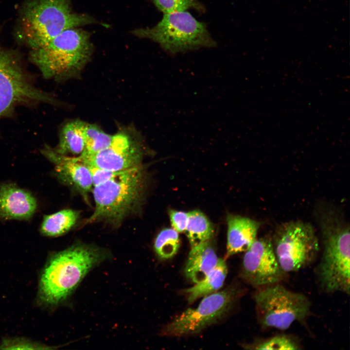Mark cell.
<instances>
[{
	"instance_id": "obj_1",
	"label": "cell",
	"mask_w": 350,
	"mask_h": 350,
	"mask_svg": "<svg viewBox=\"0 0 350 350\" xmlns=\"http://www.w3.org/2000/svg\"><path fill=\"white\" fill-rule=\"evenodd\" d=\"M323 251L316 270L321 288L327 293L350 294V227L333 210L318 213Z\"/></svg>"
},
{
	"instance_id": "obj_2",
	"label": "cell",
	"mask_w": 350,
	"mask_h": 350,
	"mask_svg": "<svg viewBox=\"0 0 350 350\" xmlns=\"http://www.w3.org/2000/svg\"><path fill=\"white\" fill-rule=\"evenodd\" d=\"M94 22L88 15L73 12L70 0H27L20 13L18 35L33 50L66 30Z\"/></svg>"
},
{
	"instance_id": "obj_3",
	"label": "cell",
	"mask_w": 350,
	"mask_h": 350,
	"mask_svg": "<svg viewBox=\"0 0 350 350\" xmlns=\"http://www.w3.org/2000/svg\"><path fill=\"white\" fill-rule=\"evenodd\" d=\"M92 52L89 33L72 28L64 31L45 45L31 50L29 58L44 78L61 82L78 77Z\"/></svg>"
},
{
	"instance_id": "obj_4",
	"label": "cell",
	"mask_w": 350,
	"mask_h": 350,
	"mask_svg": "<svg viewBox=\"0 0 350 350\" xmlns=\"http://www.w3.org/2000/svg\"><path fill=\"white\" fill-rule=\"evenodd\" d=\"M146 174L142 164L122 171L93 186L95 208L85 223L104 221L117 225L140 207L144 198Z\"/></svg>"
},
{
	"instance_id": "obj_5",
	"label": "cell",
	"mask_w": 350,
	"mask_h": 350,
	"mask_svg": "<svg viewBox=\"0 0 350 350\" xmlns=\"http://www.w3.org/2000/svg\"><path fill=\"white\" fill-rule=\"evenodd\" d=\"M105 257V253L99 249L78 244L55 254L41 276L39 292L41 300L51 304L64 300Z\"/></svg>"
},
{
	"instance_id": "obj_6",
	"label": "cell",
	"mask_w": 350,
	"mask_h": 350,
	"mask_svg": "<svg viewBox=\"0 0 350 350\" xmlns=\"http://www.w3.org/2000/svg\"><path fill=\"white\" fill-rule=\"evenodd\" d=\"M132 33L158 43L164 50L172 53L216 45L205 24L186 11L164 14L156 26L137 29Z\"/></svg>"
},
{
	"instance_id": "obj_7",
	"label": "cell",
	"mask_w": 350,
	"mask_h": 350,
	"mask_svg": "<svg viewBox=\"0 0 350 350\" xmlns=\"http://www.w3.org/2000/svg\"><path fill=\"white\" fill-rule=\"evenodd\" d=\"M19 58L0 46V120L11 116L21 105H60L53 95L34 85Z\"/></svg>"
},
{
	"instance_id": "obj_8",
	"label": "cell",
	"mask_w": 350,
	"mask_h": 350,
	"mask_svg": "<svg viewBox=\"0 0 350 350\" xmlns=\"http://www.w3.org/2000/svg\"><path fill=\"white\" fill-rule=\"evenodd\" d=\"M257 289L254 299L258 321L264 328L285 330L310 314L311 303L308 298L280 283Z\"/></svg>"
},
{
	"instance_id": "obj_9",
	"label": "cell",
	"mask_w": 350,
	"mask_h": 350,
	"mask_svg": "<svg viewBox=\"0 0 350 350\" xmlns=\"http://www.w3.org/2000/svg\"><path fill=\"white\" fill-rule=\"evenodd\" d=\"M272 241L274 252L282 270L296 272L310 264L319 250V243L312 227L301 221L281 225Z\"/></svg>"
},
{
	"instance_id": "obj_10",
	"label": "cell",
	"mask_w": 350,
	"mask_h": 350,
	"mask_svg": "<svg viewBox=\"0 0 350 350\" xmlns=\"http://www.w3.org/2000/svg\"><path fill=\"white\" fill-rule=\"evenodd\" d=\"M145 149L140 133L130 125L120 127L105 149L88 157L79 156L90 166L119 172L141 165Z\"/></svg>"
},
{
	"instance_id": "obj_11",
	"label": "cell",
	"mask_w": 350,
	"mask_h": 350,
	"mask_svg": "<svg viewBox=\"0 0 350 350\" xmlns=\"http://www.w3.org/2000/svg\"><path fill=\"white\" fill-rule=\"evenodd\" d=\"M239 293L237 288H230L204 297L197 307L188 309L169 323L164 334L179 336L199 332L225 315Z\"/></svg>"
},
{
	"instance_id": "obj_12",
	"label": "cell",
	"mask_w": 350,
	"mask_h": 350,
	"mask_svg": "<svg viewBox=\"0 0 350 350\" xmlns=\"http://www.w3.org/2000/svg\"><path fill=\"white\" fill-rule=\"evenodd\" d=\"M286 274L279 264L269 238L256 239L245 251L241 275L252 286L258 288L280 283Z\"/></svg>"
},
{
	"instance_id": "obj_13",
	"label": "cell",
	"mask_w": 350,
	"mask_h": 350,
	"mask_svg": "<svg viewBox=\"0 0 350 350\" xmlns=\"http://www.w3.org/2000/svg\"><path fill=\"white\" fill-rule=\"evenodd\" d=\"M41 152L54 164L59 180L77 191L88 201V195L93 188L91 174L88 165L79 156L70 157L60 154L47 145Z\"/></svg>"
},
{
	"instance_id": "obj_14",
	"label": "cell",
	"mask_w": 350,
	"mask_h": 350,
	"mask_svg": "<svg viewBox=\"0 0 350 350\" xmlns=\"http://www.w3.org/2000/svg\"><path fill=\"white\" fill-rule=\"evenodd\" d=\"M36 207V200L29 192L11 183L0 185V218L28 219Z\"/></svg>"
},
{
	"instance_id": "obj_15",
	"label": "cell",
	"mask_w": 350,
	"mask_h": 350,
	"mask_svg": "<svg viewBox=\"0 0 350 350\" xmlns=\"http://www.w3.org/2000/svg\"><path fill=\"white\" fill-rule=\"evenodd\" d=\"M227 256L245 252L256 239L261 223L239 215L227 217Z\"/></svg>"
},
{
	"instance_id": "obj_16",
	"label": "cell",
	"mask_w": 350,
	"mask_h": 350,
	"mask_svg": "<svg viewBox=\"0 0 350 350\" xmlns=\"http://www.w3.org/2000/svg\"><path fill=\"white\" fill-rule=\"evenodd\" d=\"M219 259L209 240L192 248L185 268L186 277L195 283L202 280L216 266Z\"/></svg>"
},
{
	"instance_id": "obj_17",
	"label": "cell",
	"mask_w": 350,
	"mask_h": 350,
	"mask_svg": "<svg viewBox=\"0 0 350 350\" xmlns=\"http://www.w3.org/2000/svg\"><path fill=\"white\" fill-rule=\"evenodd\" d=\"M86 122L79 120L69 121L59 131V141L53 149L58 153L80 156L85 149L84 129Z\"/></svg>"
},
{
	"instance_id": "obj_18",
	"label": "cell",
	"mask_w": 350,
	"mask_h": 350,
	"mask_svg": "<svg viewBox=\"0 0 350 350\" xmlns=\"http://www.w3.org/2000/svg\"><path fill=\"white\" fill-rule=\"evenodd\" d=\"M227 272L225 261L219 259L216 266L202 280L184 291L188 302L192 303L218 290L224 284Z\"/></svg>"
},
{
	"instance_id": "obj_19",
	"label": "cell",
	"mask_w": 350,
	"mask_h": 350,
	"mask_svg": "<svg viewBox=\"0 0 350 350\" xmlns=\"http://www.w3.org/2000/svg\"><path fill=\"white\" fill-rule=\"evenodd\" d=\"M80 216L78 210L65 209L45 215L40 227L44 235L56 237L69 231L76 223Z\"/></svg>"
},
{
	"instance_id": "obj_20",
	"label": "cell",
	"mask_w": 350,
	"mask_h": 350,
	"mask_svg": "<svg viewBox=\"0 0 350 350\" xmlns=\"http://www.w3.org/2000/svg\"><path fill=\"white\" fill-rule=\"evenodd\" d=\"M186 233L191 247L209 241L213 234V228L207 217L201 211L188 212Z\"/></svg>"
},
{
	"instance_id": "obj_21",
	"label": "cell",
	"mask_w": 350,
	"mask_h": 350,
	"mask_svg": "<svg viewBox=\"0 0 350 350\" xmlns=\"http://www.w3.org/2000/svg\"><path fill=\"white\" fill-rule=\"evenodd\" d=\"M113 135L104 131L99 125L86 123L84 129L85 149L80 155L87 157L106 148L111 143Z\"/></svg>"
},
{
	"instance_id": "obj_22",
	"label": "cell",
	"mask_w": 350,
	"mask_h": 350,
	"mask_svg": "<svg viewBox=\"0 0 350 350\" xmlns=\"http://www.w3.org/2000/svg\"><path fill=\"white\" fill-rule=\"evenodd\" d=\"M154 246L160 258H171L176 253L180 246L178 232L172 228L163 229L157 235Z\"/></svg>"
},
{
	"instance_id": "obj_23",
	"label": "cell",
	"mask_w": 350,
	"mask_h": 350,
	"mask_svg": "<svg viewBox=\"0 0 350 350\" xmlns=\"http://www.w3.org/2000/svg\"><path fill=\"white\" fill-rule=\"evenodd\" d=\"M246 347L249 349L261 350H293L300 349L299 344L295 338L284 334L262 340Z\"/></svg>"
},
{
	"instance_id": "obj_24",
	"label": "cell",
	"mask_w": 350,
	"mask_h": 350,
	"mask_svg": "<svg viewBox=\"0 0 350 350\" xmlns=\"http://www.w3.org/2000/svg\"><path fill=\"white\" fill-rule=\"evenodd\" d=\"M164 14L186 11L190 8H201L197 0H152Z\"/></svg>"
},
{
	"instance_id": "obj_25",
	"label": "cell",
	"mask_w": 350,
	"mask_h": 350,
	"mask_svg": "<svg viewBox=\"0 0 350 350\" xmlns=\"http://www.w3.org/2000/svg\"><path fill=\"white\" fill-rule=\"evenodd\" d=\"M169 214L174 229L178 232L185 231L187 224L188 213L170 210Z\"/></svg>"
},
{
	"instance_id": "obj_26",
	"label": "cell",
	"mask_w": 350,
	"mask_h": 350,
	"mask_svg": "<svg viewBox=\"0 0 350 350\" xmlns=\"http://www.w3.org/2000/svg\"><path fill=\"white\" fill-rule=\"evenodd\" d=\"M92 176L93 187L102 184L114 176L117 172L107 171L89 166Z\"/></svg>"
}]
</instances>
